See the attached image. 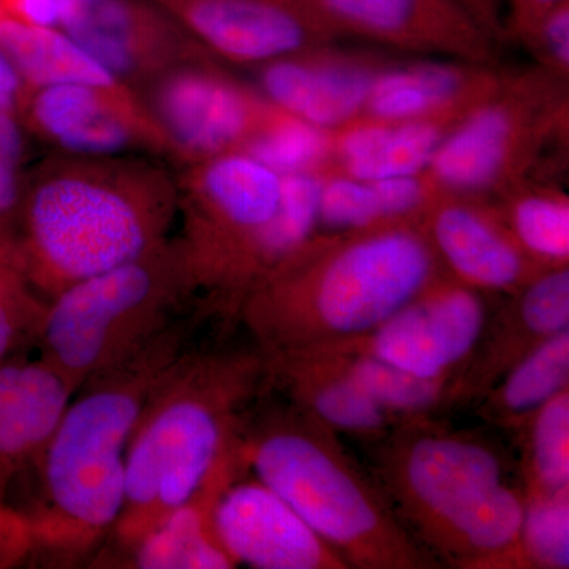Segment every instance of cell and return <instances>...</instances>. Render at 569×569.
I'll list each match as a JSON object with an SVG mask.
<instances>
[{"label":"cell","mask_w":569,"mask_h":569,"mask_svg":"<svg viewBox=\"0 0 569 569\" xmlns=\"http://www.w3.org/2000/svg\"><path fill=\"white\" fill-rule=\"evenodd\" d=\"M328 151V138L321 127L291 118L274 122L254 133L247 144V153L271 168L277 174L306 173L323 159Z\"/></svg>","instance_id":"obj_30"},{"label":"cell","mask_w":569,"mask_h":569,"mask_svg":"<svg viewBox=\"0 0 569 569\" xmlns=\"http://www.w3.org/2000/svg\"><path fill=\"white\" fill-rule=\"evenodd\" d=\"M440 279L437 253L403 224L302 246L247 291L236 321L264 353L310 350L365 336Z\"/></svg>","instance_id":"obj_4"},{"label":"cell","mask_w":569,"mask_h":569,"mask_svg":"<svg viewBox=\"0 0 569 569\" xmlns=\"http://www.w3.org/2000/svg\"><path fill=\"white\" fill-rule=\"evenodd\" d=\"M206 47L241 62L299 50L306 26L293 0H156Z\"/></svg>","instance_id":"obj_14"},{"label":"cell","mask_w":569,"mask_h":569,"mask_svg":"<svg viewBox=\"0 0 569 569\" xmlns=\"http://www.w3.org/2000/svg\"><path fill=\"white\" fill-rule=\"evenodd\" d=\"M201 298L151 342L84 381L71 397L36 463L41 500L29 512L36 552L70 568L102 550L126 497V456L149 397L171 369L227 323Z\"/></svg>","instance_id":"obj_1"},{"label":"cell","mask_w":569,"mask_h":569,"mask_svg":"<svg viewBox=\"0 0 569 569\" xmlns=\"http://www.w3.org/2000/svg\"><path fill=\"white\" fill-rule=\"evenodd\" d=\"M239 437L197 492L138 542L126 568L231 569L236 563L213 529V508L224 488L246 473Z\"/></svg>","instance_id":"obj_17"},{"label":"cell","mask_w":569,"mask_h":569,"mask_svg":"<svg viewBox=\"0 0 569 569\" xmlns=\"http://www.w3.org/2000/svg\"><path fill=\"white\" fill-rule=\"evenodd\" d=\"M545 36L550 51L560 63H569V11L568 3L560 2L546 18Z\"/></svg>","instance_id":"obj_38"},{"label":"cell","mask_w":569,"mask_h":569,"mask_svg":"<svg viewBox=\"0 0 569 569\" xmlns=\"http://www.w3.org/2000/svg\"><path fill=\"white\" fill-rule=\"evenodd\" d=\"M519 478L527 497L569 489V388L539 408L515 436Z\"/></svg>","instance_id":"obj_25"},{"label":"cell","mask_w":569,"mask_h":569,"mask_svg":"<svg viewBox=\"0 0 569 569\" xmlns=\"http://www.w3.org/2000/svg\"><path fill=\"white\" fill-rule=\"evenodd\" d=\"M440 141L436 127L427 123L361 127L343 138L342 156L351 178L376 182L417 174L430 163Z\"/></svg>","instance_id":"obj_24"},{"label":"cell","mask_w":569,"mask_h":569,"mask_svg":"<svg viewBox=\"0 0 569 569\" xmlns=\"http://www.w3.org/2000/svg\"><path fill=\"white\" fill-rule=\"evenodd\" d=\"M372 78L353 67H317L279 61L261 74L266 96L293 118L317 127L336 126L367 102Z\"/></svg>","instance_id":"obj_19"},{"label":"cell","mask_w":569,"mask_h":569,"mask_svg":"<svg viewBox=\"0 0 569 569\" xmlns=\"http://www.w3.org/2000/svg\"><path fill=\"white\" fill-rule=\"evenodd\" d=\"M369 183L383 219H397L417 211L425 198V190L415 176H396Z\"/></svg>","instance_id":"obj_35"},{"label":"cell","mask_w":569,"mask_h":569,"mask_svg":"<svg viewBox=\"0 0 569 569\" xmlns=\"http://www.w3.org/2000/svg\"><path fill=\"white\" fill-rule=\"evenodd\" d=\"M59 28L126 86L151 82L189 50L179 22L144 0H61Z\"/></svg>","instance_id":"obj_10"},{"label":"cell","mask_w":569,"mask_h":569,"mask_svg":"<svg viewBox=\"0 0 569 569\" xmlns=\"http://www.w3.org/2000/svg\"><path fill=\"white\" fill-rule=\"evenodd\" d=\"M151 110L167 152L201 162L230 149L252 123V107L230 81L181 61L151 81Z\"/></svg>","instance_id":"obj_12"},{"label":"cell","mask_w":569,"mask_h":569,"mask_svg":"<svg viewBox=\"0 0 569 569\" xmlns=\"http://www.w3.org/2000/svg\"><path fill=\"white\" fill-rule=\"evenodd\" d=\"M519 2L527 10H548L563 0H519Z\"/></svg>","instance_id":"obj_40"},{"label":"cell","mask_w":569,"mask_h":569,"mask_svg":"<svg viewBox=\"0 0 569 569\" xmlns=\"http://www.w3.org/2000/svg\"><path fill=\"white\" fill-rule=\"evenodd\" d=\"M321 351V350H316ZM351 380L397 421L440 417L452 410V380L426 378L366 355L332 353Z\"/></svg>","instance_id":"obj_23"},{"label":"cell","mask_w":569,"mask_h":569,"mask_svg":"<svg viewBox=\"0 0 569 569\" xmlns=\"http://www.w3.org/2000/svg\"><path fill=\"white\" fill-rule=\"evenodd\" d=\"M362 447L365 466L396 519L440 568H449L490 496L520 481L518 462L497 436L438 417L403 419Z\"/></svg>","instance_id":"obj_6"},{"label":"cell","mask_w":569,"mask_h":569,"mask_svg":"<svg viewBox=\"0 0 569 569\" xmlns=\"http://www.w3.org/2000/svg\"><path fill=\"white\" fill-rule=\"evenodd\" d=\"M321 186L307 173L283 176L279 209L254 242L250 288L310 241L318 223Z\"/></svg>","instance_id":"obj_26"},{"label":"cell","mask_w":569,"mask_h":569,"mask_svg":"<svg viewBox=\"0 0 569 569\" xmlns=\"http://www.w3.org/2000/svg\"><path fill=\"white\" fill-rule=\"evenodd\" d=\"M492 310L482 291L438 279L367 335L310 350L372 356L415 376L452 380L477 348Z\"/></svg>","instance_id":"obj_8"},{"label":"cell","mask_w":569,"mask_h":569,"mask_svg":"<svg viewBox=\"0 0 569 569\" xmlns=\"http://www.w3.org/2000/svg\"><path fill=\"white\" fill-rule=\"evenodd\" d=\"M249 471V470H247ZM231 481L213 508V529L236 567L348 569L306 520L260 479Z\"/></svg>","instance_id":"obj_11"},{"label":"cell","mask_w":569,"mask_h":569,"mask_svg":"<svg viewBox=\"0 0 569 569\" xmlns=\"http://www.w3.org/2000/svg\"><path fill=\"white\" fill-rule=\"evenodd\" d=\"M516 241L523 252L550 268L568 264L569 208L548 197L523 198L512 211Z\"/></svg>","instance_id":"obj_31"},{"label":"cell","mask_w":569,"mask_h":569,"mask_svg":"<svg viewBox=\"0 0 569 569\" xmlns=\"http://www.w3.org/2000/svg\"><path fill=\"white\" fill-rule=\"evenodd\" d=\"M50 301L0 246V362L22 347L39 346Z\"/></svg>","instance_id":"obj_28"},{"label":"cell","mask_w":569,"mask_h":569,"mask_svg":"<svg viewBox=\"0 0 569 569\" xmlns=\"http://www.w3.org/2000/svg\"><path fill=\"white\" fill-rule=\"evenodd\" d=\"M266 355L272 389L337 433L369 443L400 422L377 406L332 356L316 350Z\"/></svg>","instance_id":"obj_15"},{"label":"cell","mask_w":569,"mask_h":569,"mask_svg":"<svg viewBox=\"0 0 569 569\" xmlns=\"http://www.w3.org/2000/svg\"><path fill=\"white\" fill-rule=\"evenodd\" d=\"M22 122L63 156H130L140 148L164 151L146 108L127 86L59 84L26 88Z\"/></svg>","instance_id":"obj_9"},{"label":"cell","mask_w":569,"mask_h":569,"mask_svg":"<svg viewBox=\"0 0 569 569\" xmlns=\"http://www.w3.org/2000/svg\"><path fill=\"white\" fill-rule=\"evenodd\" d=\"M0 50L28 89L59 84L126 86L59 28L26 24L0 14Z\"/></svg>","instance_id":"obj_21"},{"label":"cell","mask_w":569,"mask_h":569,"mask_svg":"<svg viewBox=\"0 0 569 569\" xmlns=\"http://www.w3.org/2000/svg\"><path fill=\"white\" fill-rule=\"evenodd\" d=\"M26 86L10 59L0 50V112H17Z\"/></svg>","instance_id":"obj_39"},{"label":"cell","mask_w":569,"mask_h":569,"mask_svg":"<svg viewBox=\"0 0 569 569\" xmlns=\"http://www.w3.org/2000/svg\"><path fill=\"white\" fill-rule=\"evenodd\" d=\"M74 392L43 358L0 362V493L39 462Z\"/></svg>","instance_id":"obj_16"},{"label":"cell","mask_w":569,"mask_h":569,"mask_svg":"<svg viewBox=\"0 0 569 569\" xmlns=\"http://www.w3.org/2000/svg\"><path fill=\"white\" fill-rule=\"evenodd\" d=\"M61 0H0V14L26 24L59 28Z\"/></svg>","instance_id":"obj_37"},{"label":"cell","mask_w":569,"mask_h":569,"mask_svg":"<svg viewBox=\"0 0 569 569\" xmlns=\"http://www.w3.org/2000/svg\"><path fill=\"white\" fill-rule=\"evenodd\" d=\"M511 137V119L501 108L478 111L447 141H440L432 163L445 186L478 190L496 179Z\"/></svg>","instance_id":"obj_22"},{"label":"cell","mask_w":569,"mask_h":569,"mask_svg":"<svg viewBox=\"0 0 569 569\" xmlns=\"http://www.w3.org/2000/svg\"><path fill=\"white\" fill-rule=\"evenodd\" d=\"M569 329L568 266L539 272L490 313L467 365L452 378L451 408L475 406L530 351Z\"/></svg>","instance_id":"obj_13"},{"label":"cell","mask_w":569,"mask_h":569,"mask_svg":"<svg viewBox=\"0 0 569 569\" xmlns=\"http://www.w3.org/2000/svg\"><path fill=\"white\" fill-rule=\"evenodd\" d=\"M182 238L163 241L118 268L73 283L50 301L40 358L74 391L118 365L201 301Z\"/></svg>","instance_id":"obj_7"},{"label":"cell","mask_w":569,"mask_h":569,"mask_svg":"<svg viewBox=\"0 0 569 569\" xmlns=\"http://www.w3.org/2000/svg\"><path fill=\"white\" fill-rule=\"evenodd\" d=\"M329 13L359 28L399 33L449 11L440 0H320Z\"/></svg>","instance_id":"obj_32"},{"label":"cell","mask_w":569,"mask_h":569,"mask_svg":"<svg viewBox=\"0 0 569 569\" xmlns=\"http://www.w3.org/2000/svg\"><path fill=\"white\" fill-rule=\"evenodd\" d=\"M459 86L458 71L449 67H411L373 80L366 103L385 121H407L447 103Z\"/></svg>","instance_id":"obj_27"},{"label":"cell","mask_w":569,"mask_h":569,"mask_svg":"<svg viewBox=\"0 0 569 569\" xmlns=\"http://www.w3.org/2000/svg\"><path fill=\"white\" fill-rule=\"evenodd\" d=\"M569 388V329L546 340L505 373L475 413L492 429L515 437L552 397Z\"/></svg>","instance_id":"obj_20"},{"label":"cell","mask_w":569,"mask_h":569,"mask_svg":"<svg viewBox=\"0 0 569 569\" xmlns=\"http://www.w3.org/2000/svg\"><path fill=\"white\" fill-rule=\"evenodd\" d=\"M272 388L252 339L201 340L149 397L126 456V497L104 545L122 563L149 531L204 485L250 407Z\"/></svg>","instance_id":"obj_2"},{"label":"cell","mask_w":569,"mask_h":569,"mask_svg":"<svg viewBox=\"0 0 569 569\" xmlns=\"http://www.w3.org/2000/svg\"><path fill=\"white\" fill-rule=\"evenodd\" d=\"M36 552V535L28 515L0 503V568L11 567Z\"/></svg>","instance_id":"obj_36"},{"label":"cell","mask_w":569,"mask_h":569,"mask_svg":"<svg viewBox=\"0 0 569 569\" xmlns=\"http://www.w3.org/2000/svg\"><path fill=\"white\" fill-rule=\"evenodd\" d=\"M520 550L526 569L569 568V489L527 497Z\"/></svg>","instance_id":"obj_29"},{"label":"cell","mask_w":569,"mask_h":569,"mask_svg":"<svg viewBox=\"0 0 569 569\" xmlns=\"http://www.w3.org/2000/svg\"><path fill=\"white\" fill-rule=\"evenodd\" d=\"M383 219L369 182L359 179H332L321 186L318 222L332 230L359 231Z\"/></svg>","instance_id":"obj_33"},{"label":"cell","mask_w":569,"mask_h":569,"mask_svg":"<svg viewBox=\"0 0 569 569\" xmlns=\"http://www.w3.org/2000/svg\"><path fill=\"white\" fill-rule=\"evenodd\" d=\"M336 430L269 389L247 410V470L306 520L348 569H438L402 529L365 463Z\"/></svg>","instance_id":"obj_5"},{"label":"cell","mask_w":569,"mask_h":569,"mask_svg":"<svg viewBox=\"0 0 569 569\" xmlns=\"http://www.w3.org/2000/svg\"><path fill=\"white\" fill-rule=\"evenodd\" d=\"M24 133L13 112H0V217L18 208L22 193Z\"/></svg>","instance_id":"obj_34"},{"label":"cell","mask_w":569,"mask_h":569,"mask_svg":"<svg viewBox=\"0 0 569 569\" xmlns=\"http://www.w3.org/2000/svg\"><path fill=\"white\" fill-rule=\"evenodd\" d=\"M21 236L7 246L29 282L54 298L167 241L179 186L133 156H61L22 186Z\"/></svg>","instance_id":"obj_3"},{"label":"cell","mask_w":569,"mask_h":569,"mask_svg":"<svg viewBox=\"0 0 569 569\" xmlns=\"http://www.w3.org/2000/svg\"><path fill=\"white\" fill-rule=\"evenodd\" d=\"M429 241L456 280L482 293L515 295L539 274L518 241L466 206L441 208Z\"/></svg>","instance_id":"obj_18"}]
</instances>
